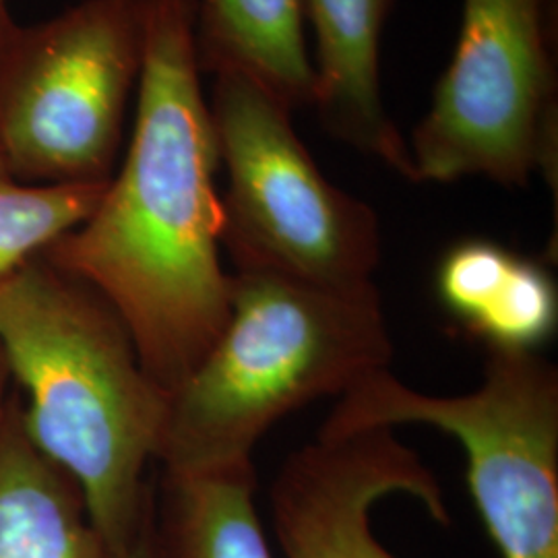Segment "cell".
<instances>
[{
  "label": "cell",
  "instance_id": "1",
  "mask_svg": "<svg viewBox=\"0 0 558 558\" xmlns=\"http://www.w3.org/2000/svg\"><path fill=\"white\" fill-rule=\"evenodd\" d=\"M137 117L98 207L44 257L119 315L149 379L170 398L230 315L220 259L218 141L201 89L195 0H141Z\"/></svg>",
  "mask_w": 558,
  "mask_h": 558
},
{
  "label": "cell",
  "instance_id": "2",
  "mask_svg": "<svg viewBox=\"0 0 558 558\" xmlns=\"http://www.w3.org/2000/svg\"><path fill=\"white\" fill-rule=\"evenodd\" d=\"M0 350L25 391L29 440L77 482L108 558L154 521L145 480L168 396L149 379L114 308L44 255L0 281Z\"/></svg>",
  "mask_w": 558,
  "mask_h": 558
},
{
  "label": "cell",
  "instance_id": "3",
  "mask_svg": "<svg viewBox=\"0 0 558 558\" xmlns=\"http://www.w3.org/2000/svg\"><path fill=\"white\" fill-rule=\"evenodd\" d=\"M230 276L220 336L168 398L156 456L163 472L253 463L278 420L315 399L341 398L393 359L375 281L329 288L257 269Z\"/></svg>",
  "mask_w": 558,
  "mask_h": 558
},
{
  "label": "cell",
  "instance_id": "4",
  "mask_svg": "<svg viewBox=\"0 0 558 558\" xmlns=\"http://www.w3.org/2000/svg\"><path fill=\"white\" fill-rule=\"evenodd\" d=\"M292 112L248 75H214L209 114L228 177L221 248L236 269L329 288L368 283L379 267V218L320 172Z\"/></svg>",
  "mask_w": 558,
  "mask_h": 558
},
{
  "label": "cell",
  "instance_id": "5",
  "mask_svg": "<svg viewBox=\"0 0 558 558\" xmlns=\"http://www.w3.org/2000/svg\"><path fill=\"white\" fill-rule=\"evenodd\" d=\"M428 424L461 442L480 518L500 558H558V371L538 352L486 350L476 391L408 387L389 368L339 398L320 428Z\"/></svg>",
  "mask_w": 558,
  "mask_h": 558
},
{
  "label": "cell",
  "instance_id": "6",
  "mask_svg": "<svg viewBox=\"0 0 558 558\" xmlns=\"http://www.w3.org/2000/svg\"><path fill=\"white\" fill-rule=\"evenodd\" d=\"M141 0L20 25L0 60V151L27 184L108 182L143 66Z\"/></svg>",
  "mask_w": 558,
  "mask_h": 558
},
{
  "label": "cell",
  "instance_id": "7",
  "mask_svg": "<svg viewBox=\"0 0 558 558\" xmlns=\"http://www.w3.org/2000/svg\"><path fill=\"white\" fill-rule=\"evenodd\" d=\"M548 0H463L458 46L408 141L414 182H557Z\"/></svg>",
  "mask_w": 558,
  "mask_h": 558
},
{
  "label": "cell",
  "instance_id": "8",
  "mask_svg": "<svg viewBox=\"0 0 558 558\" xmlns=\"http://www.w3.org/2000/svg\"><path fill=\"white\" fill-rule=\"evenodd\" d=\"M403 493L451 518L439 482L393 428L331 433L294 451L271 484V525L286 558H396L373 532V507Z\"/></svg>",
  "mask_w": 558,
  "mask_h": 558
},
{
  "label": "cell",
  "instance_id": "9",
  "mask_svg": "<svg viewBox=\"0 0 558 558\" xmlns=\"http://www.w3.org/2000/svg\"><path fill=\"white\" fill-rule=\"evenodd\" d=\"M398 0H304L317 38L313 106L331 137L412 180L408 141L383 100L380 46Z\"/></svg>",
  "mask_w": 558,
  "mask_h": 558
},
{
  "label": "cell",
  "instance_id": "10",
  "mask_svg": "<svg viewBox=\"0 0 558 558\" xmlns=\"http://www.w3.org/2000/svg\"><path fill=\"white\" fill-rule=\"evenodd\" d=\"M0 558H108L77 482L25 435L13 398L0 420Z\"/></svg>",
  "mask_w": 558,
  "mask_h": 558
},
{
  "label": "cell",
  "instance_id": "11",
  "mask_svg": "<svg viewBox=\"0 0 558 558\" xmlns=\"http://www.w3.org/2000/svg\"><path fill=\"white\" fill-rule=\"evenodd\" d=\"M304 0H195L201 73H242L290 110L313 106Z\"/></svg>",
  "mask_w": 558,
  "mask_h": 558
},
{
  "label": "cell",
  "instance_id": "12",
  "mask_svg": "<svg viewBox=\"0 0 558 558\" xmlns=\"http://www.w3.org/2000/svg\"><path fill=\"white\" fill-rule=\"evenodd\" d=\"M255 465L163 472L154 499V558H276L257 511Z\"/></svg>",
  "mask_w": 558,
  "mask_h": 558
},
{
  "label": "cell",
  "instance_id": "13",
  "mask_svg": "<svg viewBox=\"0 0 558 558\" xmlns=\"http://www.w3.org/2000/svg\"><path fill=\"white\" fill-rule=\"evenodd\" d=\"M106 184H27L0 151V281L87 220Z\"/></svg>",
  "mask_w": 558,
  "mask_h": 558
},
{
  "label": "cell",
  "instance_id": "14",
  "mask_svg": "<svg viewBox=\"0 0 558 558\" xmlns=\"http://www.w3.org/2000/svg\"><path fill=\"white\" fill-rule=\"evenodd\" d=\"M558 325L557 283L546 267L519 257L499 296L484 311L470 336L486 350L538 352Z\"/></svg>",
  "mask_w": 558,
  "mask_h": 558
},
{
  "label": "cell",
  "instance_id": "15",
  "mask_svg": "<svg viewBox=\"0 0 558 558\" xmlns=\"http://www.w3.org/2000/svg\"><path fill=\"white\" fill-rule=\"evenodd\" d=\"M515 259L518 255L509 248L482 239L463 240L440 259L437 296L468 333L499 296Z\"/></svg>",
  "mask_w": 558,
  "mask_h": 558
},
{
  "label": "cell",
  "instance_id": "16",
  "mask_svg": "<svg viewBox=\"0 0 558 558\" xmlns=\"http://www.w3.org/2000/svg\"><path fill=\"white\" fill-rule=\"evenodd\" d=\"M17 32H20V23H15L11 17L7 0H0V60L4 57V52L9 50L13 38L17 36Z\"/></svg>",
  "mask_w": 558,
  "mask_h": 558
},
{
  "label": "cell",
  "instance_id": "17",
  "mask_svg": "<svg viewBox=\"0 0 558 558\" xmlns=\"http://www.w3.org/2000/svg\"><path fill=\"white\" fill-rule=\"evenodd\" d=\"M110 558H154V553H151V530L135 546H131L129 550H124V553H120L117 557Z\"/></svg>",
  "mask_w": 558,
  "mask_h": 558
},
{
  "label": "cell",
  "instance_id": "18",
  "mask_svg": "<svg viewBox=\"0 0 558 558\" xmlns=\"http://www.w3.org/2000/svg\"><path fill=\"white\" fill-rule=\"evenodd\" d=\"M7 377H9V368H7V362H4L2 350H0V420H2L7 401H9V398H4V383H7Z\"/></svg>",
  "mask_w": 558,
  "mask_h": 558
}]
</instances>
